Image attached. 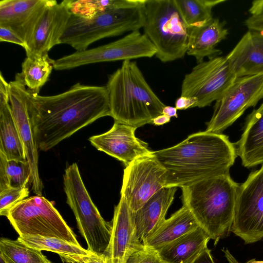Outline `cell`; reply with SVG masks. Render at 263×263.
I'll use <instances>...</instances> for the list:
<instances>
[{"instance_id": "obj_20", "label": "cell", "mask_w": 263, "mask_h": 263, "mask_svg": "<svg viewBox=\"0 0 263 263\" xmlns=\"http://www.w3.org/2000/svg\"><path fill=\"white\" fill-rule=\"evenodd\" d=\"M177 189L176 187L162 188L136 212H132L138 236L142 242L165 219V215L174 199Z\"/></svg>"}, {"instance_id": "obj_9", "label": "cell", "mask_w": 263, "mask_h": 263, "mask_svg": "<svg viewBox=\"0 0 263 263\" xmlns=\"http://www.w3.org/2000/svg\"><path fill=\"white\" fill-rule=\"evenodd\" d=\"M156 49L150 40L139 30L108 44L74 52L53 61L57 70H69L93 63L152 58Z\"/></svg>"}, {"instance_id": "obj_24", "label": "cell", "mask_w": 263, "mask_h": 263, "mask_svg": "<svg viewBox=\"0 0 263 263\" xmlns=\"http://www.w3.org/2000/svg\"><path fill=\"white\" fill-rule=\"evenodd\" d=\"M209 235L199 226L157 251L165 263H192L208 247Z\"/></svg>"}, {"instance_id": "obj_26", "label": "cell", "mask_w": 263, "mask_h": 263, "mask_svg": "<svg viewBox=\"0 0 263 263\" xmlns=\"http://www.w3.org/2000/svg\"><path fill=\"white\" fill-rule=\"evenodd\" d=\"M53 61L48 55L27 57L22 64V71L16 74L15 79L27 86L29 92L39 94L49 79L53 68Z\"/></svg>"}, {"instance_id": "obj_13", "label": "cell", "mask_w": 263, "mask_h": 263, "mask_svg": "<svg viewBox=\"0 0 263 263\" xmlns=\"http://www.w3.org/2000/svg\"><path fill=\"white\" fill-rule=\"evenodd\" d=\"M166 170L154 155L139 158L124 170L121 197L134 213L153 195L166 187Z\"/></svg>"}, {"instance_id": "obj_10", "label": "cell", "mask_w": 263, "mask_h": 263, "mask_svg": "<svg viewBox=\"0 0 263 263\" xmlns=\"http://www.w3.org/2000/svg\"><path fill=\"white\" fill-rule=\"evenodd\" d=\"M236 78L226 57L211 58L197 63L185 75L180 96L196 98V107L208 106L219 99Z\"/></svg>"}, {"instance_id": "obj_32", "label": "cell", "mask_w": 263, "mask_h": 263, "mask_svg": "<svg viewBox=\"0 0 263 263\" xmlns=\"http://www.w3.org/2000/svg\"><path fill=\"white\" fill-rule=\"evenodd\" d=\"M29 191L27 186L10 188L0 192V215L6 216L9 210L17 203L26 198Z\"/></svg>"}, {"instance_id": "obj_37", "label": "cell", "mask_w": 263, "mask_h": 263, "mask_svg": "<svg viewBox=\"0 0 263 263\" xmlns=\"http://www.w3.org/2000/svg\"><path fill=\"white\" fill-rule=\"evenodd\" d=\"M197 102V99L195 97L180 96L175 101V107L179 110L196 107Z\"/></svg>"}, {"instance_id": "obj_16", "label": "cell", "mask_w": 263, "mask_h": 263, "mask_svg": "<svg viewBox=\"0 0 263 263\" xmlns=\"http://www.w3.org/2000/svg\"><path fill=\"white\" fill-rule=\"evenodd\" d=\"M137 128L115 122L107 132L89 138L98 150L114 157L127 166L136 159L150 155L148 144L135 135Z\"/></svg>"}, {"instance_id": "obj_40", "label": "cell", "mask_w": 263, "mask_h": 263, "mask_svg": "<svg viewBox=\"0 0 263 263\" xmlns=\"http://www.w3.org/2000/svg\"><path fill=\"white\" fill-rule=\"evenodd\" d=\"M171 120V118L168 116L161 114L155 117L152 121V123L155 125H162L168 123Z\"/></svg>"}, {"instance_id": "obj_25", "label": "cell", "mask_w": 263, "mask_h": 263, "mask_svg": "<svg viewBox=\"0 0 263 263\" xmlns=\"http://www.w3.org/2000/svg\"><path fill=\"white\" fill-rule=\"evenodd\" d=\"M0 152L9 160L27 161L9 103L0 106Z\"/></svg>"}, {"instance_id": "obj_14", "label": "cell", "mask_w": 263, "mask_h": 263, "mask_svg": "<svg viewBox=\"0 0 263 263\" xmlns=\"http://www.w3.org/2000/svg\"><path fill=\"white\" fill-rule=\"evenodd\" d=\"M27 99V88L20 80L15 79L9 82V104L31 170L32 189L36 195L42 196L43 183L39 173V148Z\"/></svg>"}, {"instance_id": "obj_21", "label": "cell", "mask_w": 263, "mask_h": 263, "mask_svg": "<svg viewBox=\"0 0 263 263\" xmlns=\"http://www.w3.org/2000/svg\"><path fill=\"white\" fill-rule=\"evenodd\" d=\"M189 29L186 54L194 57L197 63L203 61L205 57L210 59L221 54V51L216 46L229 33L224 22L213 17L200 26Z\"/></svg>"}, {"instance_id": "obj_6", "label": "cell", "mask_w": 263, "mask_h": 263, "mask_svg": "<svg viewBox=\"0 0 263 263\" xmlns=\"http://www.w3.org/2000/svg\"><path fill=\"white\" fill-rule=\"evenodd\" d=\"M143 11V33L155 46L156 57L164 63L183 58L190 29L175 0H145Z\"/></svg>"}, {"instance_id": "obj_4", "label": "cell", "mask_w": 263, "mask_h": 263, "mask_svg": "<svg viewBox=\"0 0 263 263\" xmlns=\"http://www.w3.org/2000/svg\"><path fill=\"white\" fill-rule=\"evenodd\" d=\"M238 186L227 174L181 187L183 205L215 245L231 231Z\"/></svg>"}, {"instance_id": "obj_38", "label": "cell", "mask_w": 263, "mask_h": 263, "mask_svg": "<svg viewBox=\"0 0 263 263\" xmlns=\"http://www.w3.org/2000/svg\"><path fill=\"white\" fill-rule=\"evenodd\" d=\"M9 103V83L0 74V106Z\"/></svg>"}, {"instance_id": "obj_15", "label": "cell", "mask_w": 263, "mask_h": 263, "mask_svg": "<svg viewBox=\"0 0 263 263\" xmlns=\"http://www.w3.org/2000/svg\"><path fill=\"white\" fill-rule=\"evenodd\" d=\"M70 15L69 0L59 3L52 0L40 17L25 48L27 57L48 55L53 47L60 44Z\"/></svg>"}, {"instance_id": "obj_5", "label": "cell", "mask_w": 263, "mask_h": 263, "mask_svg": "<svg viewBox=\"0 0 263 263\" xmlns=\"http://www.w3.org/2000/svg\"><path fill=\"white\" fill-rule=\"evenodd\" d=\"M144 1L135 0L132 4L106 11L90 18L71 13L60 44L69 45L76 51H83L99 40L139 30L143 25Z\"/></svg>"}, {"instance_id": "obj_31", "label": "cell", "mask_w": 263, "mask_h": 263, "mask_svg": "<svg viewBox=\"0 0 263 263\" xmlns=\"http://www.w3.org/2000/svg\"><path fill=\"white\" fill-rule=\"evenodd\" d=\"M135 0H69L71 14L90 18L114 8L132 4Z\"/></svg>"}, {"instance_id": "obj_2", "label": "cell", "mask_w": 263, "mask_h": 263, "mask_svg": "<svg viewBox=\"0 0 263 263\" xmlns=\"http://www.w3.org/2000/svg\"><path fill=\"white\" fill-rule=\"evenodd\" d=\"M153 154L166 170L165 186L181 188L229 174L237 149L228 136L204 131L191 134L180 143Z\"/></svg>"}, {"instance_id": "obj_17", "label": "cell", "mask_w": 263, "mask_h": 263, "mask_svg": "<svg viewBox=\"0 0 263 263\" xmlns=\"http://www.w3.org/2000/svg\"><path fill=\"white\" fill-rule=\"evenodd\" d=\"M111 224L110 241L104 253L106 263H126L144 245L138 236L133 213L122 197L115 208Z\"/></svg>"}, {"instance_id": "obj_43", "label": "cell", "mask_w": 263, "mask_h": 263, "mask_svg": "<svg viewBox=\"0 0 263 263\" xmlns=\"http://www.w3.org/2000/svg\"><path fill=\"white\" fill-rule=\"evenodd\" d=\"M246 263H263V261L256 260L255 259H252L248 261Z\"/></svg>"}, {"instance_id": "obj_22", "label": "cell", "mask_w": 263, "mask_h": 263, "mask_svg": "<svg viewBox=\"0 0 263 263\" xmlns=\"http://www.w3.org/2000/svg\"><path fill=\"white\" fill-rule=\"evenodd\" d=\"M237 146V154L243 166L263 164V103L249 116Z\"/></svg>"}, {"instance_id": "obj_30", "label": "cell", "mask_w": 263, "mask_h": 263, "mask_svg": "<svg viewBox=\"0 0 263 263\" xmlns=\"http://www.w3.org/2000/svg\"><path fill=\"white\" fill-rule=\"evenodd\" d=\"M224 0H175L189 28L200 26L213 18L212 9Z\"/></svg>"}, {"instance_id": "obj_45", "label": "cell", "mask_w": 263, "mask_h": 263, "mask_svg": "<svg viewBox=\"0 0 263 263\" xmlns=\"http://www.w3.org/2000/svg\"><path fill=\"white\" fill-rule=\"evenodd\" d=\"M66 263H70V262H66Z\"/></svg>"}, {"instance_id": "obj_19", "label": "cell", "mask_w": 263, "mask_h": 263, "mask_svg": "<svg viewBox=\"0 0 263 263\" xmlns=\"http://www.w3.org/2000/svg\"><path fill=\"white\" fill-rule=\"evenodd\" d=\"M226 57L236 78L263 74V33L249 30Z\"/></svg>"}, {"instance_id": "obj_3", "label": "cell", "mask_w": 263, "mask_h": 263, "mask_svg": "<svg viewBox=\"0 0 263 263\" xmlns=\"http://www.w3.org/2000/svg\"><path fill=\"white\" fill-rule=\"evenodd\" d=\"M115 122L138 128L152 123L165 105L146 82L136 62L123 61L106 85Z\"/></svg>"}, {"instance_id": "obj_28", "label": "cell", "mask_w": 263, "mask_h": 263, "mask_svg": "<svg viewBox=\"0 0 263 263\" xmlns=\"http://www.w3.org/2000/svg\"><path fill=\"white\" fill-rule=\"evenodd\" d=\"M30 180L31 170L27 161L9 160L0 152V192L27 186Z\"/></svg>"}, {"instance_id": "obj_7", "label": "cell", "mask_w": 263, "mask_h": 263, "mask_svg": "<svg viewBox=\"0 0 263 263\" xmlns=\"http://www.w3.org/2000/svg\"><path fill=\"white\" fill-rule=\"evenodd\" d=\"M63 183L66 202L75 216L87 250L98 255L104 254L110 241L112 224L104 219L92 201L76 163L65 170Z\"/></svg>"}, {"instance_id": "obj_8", "label": "cell", "mask_w": 263, "mask_h": 263, "mask_svg": "<svg viewBox=\"0 0 263 263\" xmlns=\"http://www.w3.org/2000/svg\"><path fill=\"white\" fill-rule=\"evenodd\" d=\"M6 217L19 236L56 237L80 246L59 211L42 196H31L20 201L9 210Z\"/></svg>"}, {"instance_id": "obj_18", "label": "cell", "mask_w": 263, "mask_h": 263, "mask_svg": "<svg viewBox=\"0 0 263 263\" xmlns=\"http://www.w3.org/2000/svg\"><path fill=\"white\" fill-rule=\"evenodd\" d=\"M51 2L52 0H1L0 26L12 29L27 46L40 17Z\"/></svg>"}, {"instance_id": "obj_1", "label": "cell", "mask_w": 263, "mask_h": 263, "mask_svg": "<svg viewBox=\"0 0 263 263\" xmlns=\"http://www.w3.org/2000/svg\"><path fill=\"white\" fill-rule=\"evenodd\" d=\"M28 105L38 148H52L97 119L110 116L106 86L77 83L49 96L28 91Z\"/></svg>"}, {"instance_id": "obj_29", "label": "cell", "mask_w": 263, "mask_h": 263, "mask_svg": "<svg viewBox=\"0 0 263 263\" xmlns=\"http://www.w3.org/2000/svg\"><path fill=\"white\" fill-rule=\"evenodd\" d=\"M27 246L40 251L57 253L60 257L67 256H83L89 251L81 245L77 246L61 239L40 235L19 236L17 239Z\"/></svg>"}, {"instance_id": "obj_44", "label": "cell", "mask_w": 263, "mask_h": 263, "mask_svg": "<svg viewBox=\"0 0 263 263\" xmlns=\"http://www.w3.org/2000/svg\"><path fill=\"white\" fill-rule=\"evenodd\" d=\"M0 263H5L4 260L1 258H0Z\"/></svg>"}, {"instance_id": "obj_23", "label": "cell", "mask_w": 263, "mask_h": 263, "mask_svg": "<svg viewBox=\"0 0 263 263\" xmlns=\"http://www.w3.org/2000/svg\"><path fill=\"white\" fill-rule=\"evenodd\" d=\"M199 227L191 212L182 206L165 219L158 228L142 241L146 248L158 251L166 245Z\"/></svg>"}, {"instance_id": "obj_33", "label": "cell", "mask_w": 263, "mask_h": 263, "mask_svg": "<svg viewBox=\"0 0 263 263\" xmlns=\"http://www.w3.org/2000/svg\"><path fill=\"white\" fill-rule=\"evenodd\" d=\"M249 11L250 15L245 21V25L250 30L263 33V0L253 1Z\"/></svg>"}, {"instance_id": "obj_41", "label": "cell", "mask_w": 263, "mask_h": 263, "mask_svg": "<svg viewBox=\"0 0 263 263\" xmlns=\"http://www.w3.org/2000/svg\"><path fill=\"white\" fill-rule=\"evenodd\" d=\"M177 109L175 107L171 106H166L163 108L162 114L166 115L169 117L177 118Z\"/></svg>"}, {"instance_id": "obj_34", "label": "cell", "mask_w": 263, "mask_h": 263, "mask_svg": "<svg viewBox=\"0 0 263 263\" xmlns=\"http://www.w3.org/2000/svg\"><path fill=\"white\" fill-rule=\"evenodd\" d=\"M126 263H165L156 250L144 246L142 249L134 252Z\"/></svg>"}, {"instance_id": "obj_35", "label": "cell", "mask_w": 263, "mask_h": 263, "mask_svg": "<svg viewBox=\"0 0 263 263\" xmlns=\"http://www.w3.org/2000/svg\"><path fill=\"white\" fill-rule=\"evenodd\" d=\"M61 259L63 262L70 263H106L104 254L98 255L90 251L85 255L67 256L61 257Z\"/></svg>"}, {"instance_id": "obj_39", "label": "cell", "mask_w": 263, "mask_h": 263, "mask_svg": "<svg viewBox=\"0 0 263 263\" xmlns=\"http://www.w3.org/2000/svg\"><path fill=\"white\" fill-rule=\"evenodd\" d=\"M192 263H215L211 253V251L207 247Z\"/></svg>"}, {"instance_id": "obj_36", "label": "cell", "mask_w": 263, "mask_h": 263, "mask_svg": "<svg viewBox=\"0 0 263 263\" xmlns=\"http://www.w3.org/2000/svg\"><path fill=\"white\" fill-rule=\"evenodd\" d=\"M0 41L14 43L24 49L26 46L25 42L14 30L4 26H0Z\"/></svg>"}, {"instance_id": "obj_27", "label": "cell", "mask_w": 263, "mask_h": 263, "mask_svg": "<svg viewBox=\"0 0 263 263\" xmlns=\"http://www.w3.org/2000/svg\"><path fill=\"white\" fill-rule=\"evenodd\" d=\"M0 258L5 263H52L41 251L6 238L0 240Z\"/></svg>"}, {"instance_id": "obj_11", "label": "cell", "mask_w": 263, "mask_h": 263, "mask_svg": "<svg viewBox=\"0 0 263 263\" xmlns=\"http://www.w3.org/2000/svg\"><path fill=\"white\" fill-rule=\"evenodd\" d=\"M231 231L246 244L263 239V165L239 185Z\"/></svg>"}, {"instance_id": "obj_42", "label": "cell", "mask_w": 263, "mask_h": 263, "mask_svg": "<svg viewBox=\"0 0 263 263\" xmlns=\"http://www.w3.org/2000/svg\"><path fill=\"white\" fill-rule=\"evenodd\" d=\"M225 256L230 262V263H238L235 259L232 256V255L230 253L227 249L225 250H223Z\"/></svg>"}, {"instance_id": "obj_12", "label": "cell", "mask_w": 263, "mask_h": 263, "mask_svg": "<svg viewBox=\"0 0 263 263\" xmlns=\"http://www.w3.org/2000/svg\"><path fill=\"white\" fill-rule=\"evenodd\" d=\"M263 98V74L237 78L223 95L215 101L205 132H222L249 107Z\"/></svg>"}]
</instances>
